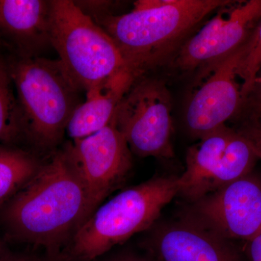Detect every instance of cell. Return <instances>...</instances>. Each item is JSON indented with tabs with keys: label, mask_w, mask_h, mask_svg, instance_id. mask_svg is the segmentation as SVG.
<instances>
[{
	"label": "cell",
	"mask_w": 261,
	"mask_h": 261,
	"mask_svg": "<svg viewBox=\"0 0 261 261\" xmlns=\"http://www.w3.org/2000/svg\"><path fill=\"white\" fill-rule=\"evenodd\" d=\"M245 255L246 261H261V232L246 242Z\"/></svg>",
	"instance_id": "d6986e66"
},
{
	"label": "cell",
	"mask_w": 261,
	"mask_h": 261,
	"mask_svg": "<svg viewBox=\"0 0 261 261\" xmlns=\"http://www.w3.org/2000/svg\"><path fill=\"white\" fill-rule=\"evenodd\" d=\"M245 44L216 65L192 94L185 116L192 137L200 140L241 112L245 101L238 69Z\"/></svg>",
	"instance_id": "8fae6325"
},
{
	"label": "cell",
	"mask_w": 261,
	"mask_h": 261,
	"mask_svg": "<svg viewBox=\"0 0 261 261\" xmlns=\"http://www.w3.org/2000/svg\"><path fill=\"white\" fill-rule=\"evenodd\" d=\"M63 147L83 185L89 219L108 196L126 181L133 167L132 152L117 128L114 118L97 133L68 142Z\"/></svg>",
	"instance_id": "30bf717a"
},
{
	"label": "cell",
	"mask_w": 261,
	"mask_h": 261,
	"mask_svg": "<svg viewBox=\"0 0 261 261\" xmlns=\"http://www.w3.org/2000/svg\"><path fill=\"white\" fill-rule=\"evenodd\" d=\"M261 17V0L231 1L187 39L171 60L183 72L197 70V82L241 47Z\"/></svg>",
	"instance_id": "9c48e42d"
},
{
	"label": "cell",
	"mask_w": 261,
	"mask_h": 261,
	"mask_svg": "<svg viewBox=\"0 0 261 261\" xmlns=\"http://www.w3.org/2000/svg\"><path fill=\"white\" fill-rule=\"evenodd\" d=\"M228 0H138L126 14L94 20L112 38L135 80L173 59L211 14Z\"/></svg>",
	"instance_id": "7a4b0ae2"
},
{
	"label": "cell",
	"mask_w": 261,
	"mask_h": 261,
	"mask_svg": "<svg viewBox=\"0 0 261 261\" xmlns=\"http://www.w3.org/2000/svg\"><path fill=\"white\" fill-rule=\"evenodd\" d=\"M51 1L0 0V37L15 56L39 57L51 46Z\"/></svg>",
	"instance_id": "4fadbf2b"
},
{
	"label": "cell",
	"mask_w": 261,
	"mask_h": 261,
	"mask_svg": "<svg viewBox=\"0 0 261 261\" xmlns=\"http://www.w3.org/2000/svg\"><path fill=\"white\" fill-rule=\"evenodd\" d=\"M23 117L24 143L37 154L58 149L82 92L67 75L59 60L8 57Z\"/></svg>",
	"instance_id": "3957f363"
},
{
	"label": "cell",
	"mask_w": 261,
	"mask_h": 261,
	"mask_svg": "<svg viewBox=\"0 0 261 261\" xmlns=\"http://www.w3.org/2000/svg\"><path fill=\"white\" fill-rule=\"evenodd\" d=\"M178 176H154L101 204L84 223L60 260L92 261L132 236L150 229L178 195Z\"/></svg>",
	"instance_id": "277c9868"
},
{
	"label": "cell",
	"mask_w": 261,
	"mask_h": 261,
	"mask_svg": "<svg viewBox=\"0 0 261 261\" xmlns=\"http://www.w3.org/2000/svg\"><path fill=\"white\" fill-rule=\"evenodd\" d=\"M50 39L67 75L82 92L126 70L112 38L72 0H51Z\"/></svg>",
	"instance_id": "5b68a950"
},
{
	"label": "cell",
	"mask_w": 261,
	"mask_h": 261,
	"mask_svg": "<svg viewBox=\"0 0 261 261\" xmlns=\"http://www.w3.org/2000/svg\"><path fill=\"white\" fill-rule=\"evenodd\" d=\"M87 219L83 185L63 147L49 154L32 179L0 208V231L7 243L42 247L60 260Z\"/></svg>",
	"instance_id": "6da1fadb"
},
{
	"label": "cell",
	"mask_w": 261,
	"mask_h": 261,
	"mask_svg": "<svg viewBox=\"0 0 261 261\" xmlns=\"http://www.w3.org/2000/svg\"><path fill=\"white\" fill-rule=\"evenodd\" d=\"M246 102L252 104H261V70L257 75L251 94L247 98Z\"/></svg>",
	"instance_id": "ffe728a7"
},
{
	"label": "cell",
	"mask_w": 261,
	"mask_h": 261,
	"mask_svg": "<svg viewBox=\"0 0 261 261\" xmlns=\"http://www.w3.org/2000/svg\"><path fill=\"white\" fill-rule=\"evenodd\" d=\"M144 247L155 261H246L231 241L181 219L154 226Z\"/></svg>",
	"instance_id": "7c38bea8"
},
{
	"label": "cell",
	"mask_w": 261,
	"mask_h": 261,
	"mask_svg": "<svg viewBox=\"0 0 261 261\" xmlns=\"http://www.w3.org/2000/svg\"><path fill=\"white\" fill-rule=\"evenodd\" d=\"M11 251L7 245L6 240H5L3 233L0 231V261H5L9 256Z\"/></svg>",
	"instance_id": "603a6c76"
},
{
	"label": "cell",
	"mask_w": 261,
	"mask_h": 261,
	"mask_svg": "<svg viewBox=\"0 0 261 261\" xmlns=\"http://www.w3.org/2000/svg\"><path fill=\"white\" fill-rule=\"evenodd\" d=\"M22 143L23 117L8 58L0 55V144L20 146Z\"/></svg>",
	"instance_id": "2e32d148"
},
{
	"label": "cell",
	"mask_w": 261,
	"mask_h": 261,
	"mask_svg": "<svg viewBox=\"0 0 261 261\" xmlns=\"http://www.w3.org/2000/svg\"><path fill=\"white\" fill-rule=\"evenodd\" d=\"M236 130L247 139L259 160H261V121L256 114L248 112L242 118Z\"/></svg>",
	"instance_id": "ac0fdd59"
},
{
	"label": "cell",
	"mask_w": 261,
	"mask_h": 261,
	"mask_svg": "<svg viewBox=\"0 0 261 261\" xmlns=\"http://www.w3.org/2000/svg\"><path fill=\"white\" fill-rule=\"evenodd\" d=\"M5 261H40L37 257L27 254H16L11 252Z\"/></svg>",
	"instance_id": "7402d4cb"
},
{
	"label": "cell",
	"mask_w": 261,
	"mask_h": 261,
	"mask_svg": "<svg viewBox=\"0 0 261 261\" xmlns=\"http://www.w3.org/2000/svg\"><path fill=\"white\" fill-rule=\"evenodd\" d=\"M181 219L228 241L252 240L261 232V173L254 169L188 203Z\"/></svg>",
	"instance_id": "ba28073f"
},
{
	"label": "cell",
	"mask_w": 261,
	"mask_h": 261,
	"mask_svg": "<svg viewBox=\"0 0 261 261\" xmlns=\"http://www.w3.org/2000/svg\"><path fill=\"white\" fill-rule=\"evenodd\" d=\"M172 97L163 79L149 74L134 81L115 113V124L132 154L171 159L173 146Z\"/></svg>",
	"instance_id": "8992f818"
},
{
	"label": "cell",
	"mask_w": 261,
	"mask_h": 261,
	"mask_svg": "<svg viewBox=\"0 0 261 261\" xmlns=\"http://www.w3.org/2000/svg\"><path fill=\"white\" fill-rule=\"evenodd\" d=\"M43 161L31 149L0 144V208L32 179Z\"/></svg>",
	"instance_id": "9a60e30c"
},
{
	"label": "cell",
	"mask_w": 261,
	"mask_h": 261,
	"mask_svg": "<svg viewBox=\"0 0 261 261\" xmlns=\"http://www.w3.org/2000/svg\"><path fill=\"white\" fill-rule=\"evenodd\" d=\"M107 261H155L152 257L147 258L138 256V255H132V254H126V255H118V256L113 257Z\"/></svg>",
	"instance_id": "44dd1931"
},
{
	"label": "cell",
	"mask_w": 261,
	"mask_h": 261,
	"mask_svg": "<svg viewBox=\"0 0 261 261\" xmlns=\"http://www.w3.org/2000/svg\"><path fill=\"white\" fill-rule=\"evenodd\" d=\"M260 70L261 17L245 42V51L238 69L239 79L242 81L241 92L245 103L251 94Z\"/></svg>",
	"instance_id": "e0dca14e"
},
{
	"label": "cell",
	"mask_w": 261,
	"mask_h": 261,
	"mask_svg": "<svg viewBox=\"0 0 261 261\" xmlns=\"http://www.w3.org/2000/svg\"><path fill=\"white\" fill-rule=\"evenodd\" d=\"M258 161L247 139L223 125L187 149L178 195L188 203L195 202L252 172Z\"/></svg>",
	"instance_id": "52a82bcc"
},
{
	"label": "cell",
	"mask_w": 261,
	"mask_h": 261,
	"mask_svg": "<svg viewBox=\"0 0 261 261\" xmlns=\"http://www.w3.org/2000/svg\"><path fill=\"white\" fill-rule=\"evenodd\" d=\"M134 79L125 70L86 93V99L72 115L66 128L72 141L97 133L112 122L117 106Z\"/></svg>",
	"instance_id": "5bb4252c"
}]
</instances>
